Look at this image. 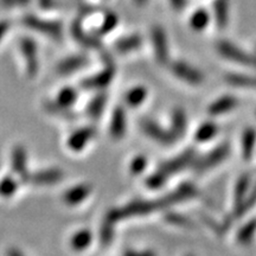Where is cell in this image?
Masks as SVG:
<instances>
[{
    "instance_id": "cell-6",
    "label": "cell",
    "mask_w": 256,
    "mask_h": 256,
    "mask_svg": "<svg viewBox=\"0 0 256 256\" xmlns=\"http://www.w3.org/2000/svg\"><path fill=\"white\" fill-rule=\"evenodd\" d=\"M142 127L147 136H151L152 139H154L156 142L160 144L170 145V144H172L176 140L174 133L168 132V130H165L164 128L158 126V124L151 120H144L142 122Z\"/></svg>"
},
{
    "instance_id": "cell-9",
    "label": "cell",
    "mask_w": 256,
    "mask_h": 256,
    "mask_svg": "<svg viewBox=\"0 0 256 256\" xmlns=\"http://www.w3.org/2000/svg\"><path fill=\"white\" fill-rule=\"evenodd\" d=\"M22 52L25 57L28 66V72H30L31 76H34L37 72L38 62H37V49L36 44L30 40H22Z\"/></svg>"
},
{
    "instance_id": "cell-14",
    "label": "cell",
    "mask_w": 256,
    "mask_h": 256,
    "mask_svg": "<svg viewBox=\"0 0 256 256\" xmlns=\"http://www.w3.org/2000/svg\"><path fill=\"white\" fill-rule=\"evenodd\" d=\"M186 115L183 110H174V114H172V130L174 136L176 138L183 136L185 130H186Z\"/></svg>"
},
{
    "instance_id": "cell-38",
    "label": "cell",
    "mask_w": 256,
    "mask_h": 256,
    "mask_svg": "<svg viewBox=\"0 0 256 256\" xmlns=\"http://www.w3.org/2000/svg\"><path fill=\"white\" fill-rule=\"evenodd\" d=\"M202 217H203V220L204 222H206L208 226H210L211 229L212 230H215L216 232H218V234H222L224 230V226H220V224H217V222H215V220H214L212 218H211V217H208V216H206V215H202Z\"/></svg>"
},
{
    "instance_id": "cell-29",
    "label": "cell",
    "mask_w": 256,
    "mask_h": 256,
    "mask_svg": "<svg viewBox=\"0 0 256 256\" xmlns=\"http://www.w3.org/2000/svg\"><path fill=\"white\" fill-rule=\"evenodd\" d=\"M165 220H168V223L174 224V226H186V228H194V223L192 222L190 218H188L186 216L180 215V214L177 212H168L166 214Z\"/></svg>"
},
{
    "instance_id": "cell-37",
    "label": "cell",
    "mask_w": 256,
    "mask_h": 256,
    "mask_svg": "<svg viewBox=\"0 0 256 256\" xmlns=\"http://www.w3.org/2000/svg\"><path fill=\"white\" fill-rule=\"evenodd\" d=\"M113 223L112 220H107V222L104 226V228H102V234H101V238H102V242L104 243H108L110 242L112 240V236H113Z\"/></svg>"
},
{
    "instance_id": "cell-17",
    "label": "cell",
    "mask_w": 256,
    "mask_h": 256,
    "mask_svg": "<svg viewBox=\"0 0 256 256\" xmlns=\"http://www.w3.org/2000/svg\"><path fill=\"white\" fill-rule=\"evenodd\" d=\"M92 134H94V132H92V128H84V130H78V132H76L72 138H70L69 146L72 147V150H75V151H80V150L83 148V146L89 142V139L92 136Z\"/></svg>"
},
{
    "instance_id": "cell-4",
    "label": "cell",
    "mask_w": 256,
    "mask_h": 256,
    "mask_svg": "<svg viewBox=\"0 0 256 256\" xmlns=\"http://www.w3.org/2000/svg\"><path fill=\"white\" fill-rule=\"evenodd\" d=\"M229 151L230 147L228 144H223V145L216 147L210 153H208V154L202 156L200 159L194 162V170L197 172H204L211 168H215L216 165H218L220 162H222L228 156Z\"/></svg>"
},
{
    "instance_id": "cell-36",
    "label": "cell",
    "mask_w": 256,
    "mask_h": 256,
    "mask_svg": "<svg viewBox=\"0 0 256 256\" xmlns=\"http://www.w3.org/2000/svg\"><path fill=\"white\" fill-rule=\"evenodd\" d=\"M116 23H118L116 16L113 14H110L107 16V17H106L104 23L101 26L100 32H101V34H107V32H110L112 28H113L115 25H116Z\"/></svg>"
},
{
    "instance_id": "cell-39",
    "label": "cell",
    "mask_w": 256,
    "mask_h": 256,
    "mask_svg": "<svg viewBox=\"0 0 256 256\" xmlns=\"http://www.w3.org/2000/svg\"><path fill=\"white\" fill-rule=\"evenodd\" d=\"M170 4L176 11H183L188 4V0H170Z\"/></svg>"
},
{
    "instance_id": "cell-40",
    "label": "cell",
    "mask_w": 256,
    "mask_h": 256,
    "mask_svg": "<svg viewBox=\"0 0 256 256\" xmlns=\"http://www.w3.org/2000/svg\"><path fill=\"white\" fill-rule=\"evenodd\" d=\"M8 28V22H0V40H2V36L6 34Z\"/></svg>"
},
{
    "instance_id": "cell-8",
    "label": "cell",
    "mask_w": 256,
    "mask_h": 256,
    "mask_svg": "<svg viewBox=\"0 0 256 256\" xmlns=\"http://www.w3.org/2000/svg\"><path fill=\"white\" fill-rule=\"evenodd\" d=\"M24 22L28 26L34 28V30L49 34V36L54 37V38L60 37V25L57 23H54V22L40 20V18H36V17H26Z\"/></svg>"
},
{
    "instance_id": "cell-35",
    "label": "cell",
    "mask_w": 256,
    "mask_h": 256,
    "mask_svg": "<svg viewBox=\"0 0 256 256\" xmlns=\"http://www.w3.org/2000/svg\"><path fill=\"white\" fill-rule=\"evenodd\" d=\"M146 168V159L145 156H136L133 160L132 165H130V171L133 174H139L145 170Z\"/></svg>"
},
{
    "instance_id": "cell-20",
    "label": "cell",
    "mask_w": 256,
    "mask_h": 256,
    "mask_svg": "<svg viewBox=\"0 0 256 256\" xmlns=\"http://www.w3.org/2000/svg\"><path fill=\"white\" fill-rule=\"evenodd\" d=\"M12 160H14V164L12 165H14L16 174L20 176L26 174V154H25L23 147H17L14 150Z\"/></svg>"
},
{
    "instance_id": "cell-31",
    "label": "cell",
    "mask_w": 256,
    "mask_h": 256,
    "mask_svg": "<svg viewBox=\"0 0 256 256\" xmlns=\"http://www.w3.org/2000/svg\"><path fill=\"white\" fill-rule=\"evenodd\" d=\"M104 104H106V96H104V95H100V96H98L96 98H94V100L92 101L90 106H89V110H88L90 116H92V118L100 116L102 110H104Z\"/></svg>"
},
{
    "instance_id": "cell-11",
    "label": "cell",
    "mask_w": 256,
    "mask_h": 256,
    "mask_svg": "<svg viewBox=\"0 0 256 256\" xmlns=\"http://www.w3.org/2000/svg\"><path fill=\"white\" fill-rule=\"evenodd\" d=\"M114 75V70L112 66H108L104 72H98L96 76H92L90 78H87L83 81V87L86 88H100L107 86L112 81Z\"/></svg>"
},
{
    "instance_id": "cell-21",
    "label": "cell",
    "mask_w": 256,
    "mask_h": 256,
    "mask_svg": "<svg viewBox=\"0 0 256 256\" xmlns=\"http://www.w3.org/2000/svg\"><path fill=\"white\" fill-rule=\"evenodd\" d=\"M249 188V177L247 174L241 176L238 180V184H236L235 188V194H234V200H235V208L241 206L242 202L244 200L246 194H247Z\"/></svg>"
},
{
    "instance_id": "cell-15",
    "label": "cell",
    "mask_w": 256,
    "mask_h": 256,
    "mask_svg": "<svg viewBox=\"0 0 256 256\" xmlns=\"http://www.w3.org/2000/svg\"><path fill=\"white\" fill-rule=\"evenodd\" d=\"M28 178H30V182L34 184H54L60 182V179L62 178V172L58 170H51V171L34 174Z\"/></svg>"
},
{
    "instance_id": "cell-22",
    "label": "cell",
    "mask_w": 256,
    "mask_h": 256,
    "mask_svg": "<svg viewBox=\"0 0 256 256\" xmlns=\"http://www.w3.org/2000/svg\"><path fill=\"white\" fill-rule=\"evenodd\" d=\"M217 126L212 122H204L202 126L197 130L196 133V140L200 142H206L208 140L212 139L217 133Z\"/></svg>"
},
{
    "instance_id": "cell-5",
    "label": "cell",
    "mask_w": 256,
    "mask_h": 256,
    "mask_svg": "<svg viewBox=\"0 0 256 256\" xmlns=\"http://www.w3.org/2000/svg\"><path fill=\"white\" fill-rule=\"evenodd\" d=\"M171 70L178 78L183 80V81L188 83H191V84H200L204 80L202 72L184 62L172 63Z\"/></svg>"
},
{
    "instance_id": "cell-23",
    "label": "cell",
    "mask_w": 256,
    "mask_h": 256,
    "mask_svg": "<svg viewBox=\"0 0 256 256\" xmlns=\"http://www.w3.org/2000/svg\"><path fill=\"white\" fill-rule=\"evenodd\" d=\"M208 24H209V14L204 8H198L191 17V28L196 31H202Z\"/></svg>"
},
{
    "instance_id": "cell-28",
    "label": "cell",
    "mask_w": 256,
    "mask_h": 256,
    "mask_svg": "<svg viewBox=\"0 0 256 256\" xmlns=\"http://www.w3.org/2000/svg\"><path fill=\"white\" fill-rule=\"evenodd\" d=\"M146 89L142 87H136L132 89L130 92H128L126 96L127 104L130 106V107H138L140 104H142L146 98Z\"/></svg>"
},
{
    "instance_id": "cell-7",
    "label": "cell",
    "mask_w": 256,
    "mask_h": 256,
    "mask_svg": "<svg viewBox=\"0 0 256 256\" xmlns=\"http://www.w3.org/2000/svg\"><path fill=\"white\" fill-rule=\"evenodd\" d=\"M152 40L154 44V51L156 60L160 63H166L168 60V48L166 34L162 28L156 26L152 30Z\"/></svg>"
},
{
    "instance_id": "cell-1",
    "label": "cell",
    "mask_w": 256,
    "mask_h": 256,
    "mask_svg": "<svg viewBox=\"0 0 256 256\" xmlns=\"http://www.w3.org/2000/svg\"><path fill=\"white\" fill-rule=\"evenodd\" d=\"M198 191L197 188L192 184H183L180 185L177 190L172 194H168V196L159 198L158 200H136L133 203H130L122 209L113 210L110 212L107 220H112V222H116V220L127 218V217L136 216V215H146V214L153 212V211L164 209L172 204L178 203V202H183L188 198H192L197 196Z\"/></svg>"
},
{
    "instance_id": "cell-18",
    "label": "cell",
    "mask_w": 256,
    "mask_h": 256,
    "mask_svg": "<svg viewBox=\"0 0 256 256\" xmlns=\"http://www.w3.org/2000/svg\"><path fill=\"white\" fill-rule=\"evenodd\" d=\"M226 81H228L230 84L236 86V87L256 89V78H252V76L230 74V75L226 76Z\"/></svg>"
},
{
    "instance_id": "cell-10",
    "label": "cell",
    "mask_w": 256,
    "mask_h": 256,
    "mask_svg": "<svg viewBox=\"0 0 256 256\" xmlns=\"http://www.w3.org/2000/svg\"><path fill=\"white\" fill-rule=\"evenodd\" d=\"M214 16L217 26L224 28L229 23V0L214 2Z\"/></svg>"
},
{
    "instance_id": "cell-24",
    "label": "cell",
    "mask_w": 256,
    "mask_h": 256,
    "mask_svg": "<svg viewBox=\"0 0 256 256\" xmlns=\"http://www.w3.org/2000/svg\"><path fill=\"white\" fill-rule=\"evenodd\" d=\"M140 46H142V38L139 36H130L118 42L116 49L120 52H128V51L138 49Z\"/></svg>"
},
{
    "instance_id": "cell-12",
    "label": "cell",
    "mask_w": 256,
    "mask_h": 256,
    "mask_svg": "<svg viewBox=\"0 0 256 256\" xmlns=\"http://www.w3.org/2000/svg\"><path fill=\"white\" fill-rule=\"evenodd\" d=\"M238 106V100L234 96L226 95L214 102L209 107V113L211 115H220L226 112H230Z\"/></svg>"
},
{
    "instance_id": "cell-32",
    "label": "cell",
    "mask_w": 256,
    "mask_h": 256,
    "mask_svg": "<svg viewBox=\"0 0 256 256\" xmlns=\"http://www.w3.org/2000/svg\"><path fill=\"white\" fill-rule=\"evenodd\" d=\"M92 236L90 232H87V230H83V232H78V235H75V238H72V246L74 248L76 249H83L90 243Z\"/></svg>"
},
{
    "instance_id": "cell-41",
    "label": "cell",
    "mask_w": 256,
    "mask_h": 256,
    "mask_svg": "<svg viewBox=\"0 0 256 256\" xmlns=\"http://www.w3.org/2000/svg\"><path fill=\"white\" fill-rule=\"evenodd\" d=\"M138 5H145L147 2V0H134Z\"/></svg>"
},
{
    "instance_id": "cell-3",
    "label": "cell",
    "mask_w": 256,
    "mask_h": 256,
    "mask_svg": "<svg viewBox=\"0 0 256 256\" xmlns=\"http://www.w3.org/2000/svg\"><path fill=\"white\" fill-rule=\"evenodd\" d=\"M194 160H196V151L194 148H188L182 154L164 162V164L160 166L158 171L168 179L170 176L177 174V172L185 168L190 164H194Z\"/></svg>"
},
{
    "instance_id": "cell-26",
    "label": "cell",
    "mask_w": 256,
    "mask_h": 256,
    "mask_svg": "<svg viewBox=\"0 0 256 256\" xmlns=\"http://www.w3.org/2000/svg\"><path fill=\"white\" fill-rule=\"evenodd\" d=\"M255 204H256V185H255V188L252 190L250 194H249L248 196L244 198V200L242 202L241 206L235 208V211H234V216H235V217L243 216L246 212H247V211L252 210V206H254Z\"/></svg>"
},
{
    "instance_id": "cell-25",
    "label": "cell",
    "mask_w": 256,
    "mask_h": 256,
    "mask_svg": "<svg viewBox=\"0 0 256 256\" xmlns=\"http://www.w3.org/2000/svg\"><path fill=\"white\" fill-rule=\"evenodd\" d=\"M87 63V60L82 56H78V57H72V58L66 60L64 62L60 64L58 72L62 74H66V72H72L74 70H78L80 68H82L84 64Z\"/></svg>"
},
{
    "instance_id": "cell-13",
    "label": "cell",
    "mask_w": 256,
    "mask_h": 256,
    "mask_svg": "<svg viewBox=\"0 0 256 256\" xmlns=\"http://www.w3.org/2000/svg\"><path fill=\"white\" fill-rule=\"evenodd\" d=\"M124 130H126V115H124V110L118 108L114 112L113 119H112L110 132L113 134V136L119 139V138L124 136Z\"/></svg>"
},
{
    "instance_id": "cell-34",
    "label": "cell",
    "mask_w": 256,
    "mask_h": 256,
    "mask_svg": "<svg viewBox=\"0 0 256 256\" xmlns=\"http://www.w3.org/2000/svg\"><path fill=\"white\" fill-rule=\"evenodd\" d=\"M166 182V178L162 176V174H160L159 171H156V174H153L151 177L147 178V185H148L150 188H158L162 186V185H164Z\"/></svg>"
},
{
    "instance_id": "cell-2",
    "label": "cell",
    "mask_w": 256,
    "mask_h": 256,
    "mask_svg": "<svg viewBox=\"0 0 256 256\" xmlns=\"http://www.w3.org/2000/svg\"><path fill=\"white\" fill-rule=\"evenodd\" d=\"M217 50L220 54L226 58H228L232 62L243 64V66H252V68H256V56L252 55V54L246 52L234 44L229 43V42H220L217 44Z\"/></svg>"
},
{
    "instance_id": "cell-30",
    "label": "cell",
    "mask_w": 256,
    "mask_h": 256,
    "mask_svg": "<svg viewBox=\"0 0 256 256\" xmlns=\"http://www.w3.org/2000/svg\"><path fill=\"white\" fill-rule=\"evenodd\" d=\"M76 98H78L76 92L72 88H66L60 92V94L58 96V104L66 108L69 107V106H72L74 102H75Z\"/></svg>"
},
{
    "instance_id": "cell-19",
    "label": "cell",
    "mask_w": 256,
    "mask_h": 256,
    "mask_svg": "<svg viewBox=\"0 0 256 256\" xmlns=\"http://www.w3.org/2000/svg\"><path fill=\"white\" fill-rule=\"evenodd\" d=\"M89 194V188L86 186V185H80V186H76L66 192V196H64V200L68 204H78L80 202H82L86 197L88 196Z\"/></svg>"
},
{
    "instance_id": "cell-16",
    "label": "cell",
    "mask_w": 256,
    "mask_h": 256,
    "mask_svg": "<svg viewBox=\"0 0 256 256\" xmlns=\"http://www.w3.org/2000/svg\"><path fill=\"white\" fill-rule=\"evenodd\" d=\"M256 142V130L254 128H248L244 130L242 136V152L244 159H250L254 153Z\"/></svg>"
},
{
    "instance_id": "cell-33",
    "label": "cell",
    "mask_w": 256,
    "mask_h": 256,
    "mask_svg": "<svg viewBox=\"0 0 256 256\" xmlns=\"http://www.w3.org/2000/svg\"><path fill=\"white\" fill-rule=\"evenodd\" d=\"M16 188H17V184H16L14 179L5 178L4 180L0 183V194L5 197L11 196V194L16 191Z\"/></svg>"
},
{
    "instance_id": "cell-27",
    "label": "cell",
    "mask_w": 256,
    "mask_h": 256,
    "mask_svg": "<svg viewBox=\"0 0 256 256\" xmlns=\"http://www.w3.org/2000/svg\"><path fill=\"white\" fill-rule=\"evenodd\" d=\"M256 232V218L249 220L247 224L242 226L240 229V232L238 234V238L241 243H249L254 238Z\"/></svg>"
}]
</instances>
